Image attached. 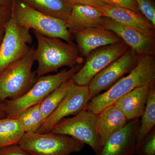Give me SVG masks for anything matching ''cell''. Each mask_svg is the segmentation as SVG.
<instances>
[{"label":"cell","mask_w":155,"mask_h":155,"mask_svg":"<svg viewBox=\"0 0 155 155\" xmlns=\"http://www.w3.org/2000/svg\"><path fill=\"white\" fill-rule=\"evenodd\" d=\"M96 116L91 111L83 110L73 117L62 119L51 132L71 137L89 146L96 153L101 146L96 127Z\"/></svg>","instance_id":"cell-7"},{"label":"cell","mask_w":155,"mask_h":155,"mask_svg":"<svg viewBox=\"0 0 155 155\" xmlns=\"http://www.w3.org/2000/svg\"><path fill=\"white\" fill-rule=\"evenodd\" d=\"M138 59L129 48L124 54L97 73L88 85L91 98L107 90L130 73L136 66Z\"/></svg>","instance_id":"cell-11"},{"label":"cell","mask_w":155,"mask_h":155,"mask_svg":"<svg viewBox=\"0 0 155 155\" xmlns=\"http://www.w3.org/2000/svg\"><path fill=\"white\" fill-rule=\"evenodd\" d=\"M128 122L121 111L114 105L97 115L96 127L101 146L112 134L123 128Z\"/></svg>","instance_id":"cell-17"},{"label":"cell","mask_w":155,"mask_h":155,"mask_svg":"<svg viewBox=\"0 0 155 155\" xmlns=\"http://www.w3.org/2000/svg\"><path fill=\"white\" fill-rule=\"evenodd\" d=\"M107 5L118 6L140 13L135 0H103ZM142 14V13H141Z\"/></svg>","instance_id":"cell-26"},{"label":"cell","mask_w":155,"mask_h":155,"mask_svg":"<svg viewBox=\"0 0 155 155\" xmlns=\"http://www.w3.org/2000/svg\"><path fill=\"white\" fill-rule=\"evenodd\" d=\"M141 117L137 134V146L155 127V83L150 85L146 105Z\"/></svg>","instance_id":"cell-20"},{"label":"cell","mask_w":155,"mask_h":155,"mask_svg":"<svg viewBox=\"0 0 155 155\" xmlns=\"http://www.w3.org/2000/svg\"><path fill=\"white\" fill-rule=\"evenodd\" d=\"M5 114L4 111V105L2 102H0V119L5 118Z\"/></svg>","instance_id":"cell-31"},{"label":"cell","mask_w":155,"mask_h":155,"mask_svg":"<svg viewBox=\"0 0 155 155\" xmlns=\"http://www.w3.org/2000/svg\"><path fill=\"white\" fill-rule=\"evenodd\" d=\"M0 155H31L19 144L0 148Z\"/></svg>","instance_id":"cell-27"},{"label":"cell","mask_w":155,"mask_h":155,"mask_svg":"<svg viewBox=\"0 0 155 155\" xmlns=\"http://www.w3.org/2000/svg\"><path fill=\"white\" fill-rule=\"evenodd\" d=\"M91 98L88 85H78L73 83L58 107L45 119L37 133L51 132L54 126L62 119L75 116L86 110Z\"/></svg>","instance_id":"cell-10"},{"label":"cell","mask_w":155,"mask_h":155,"mask_svg":"<svg viewBox=\"0 0 155 155\" xmlns=\"http://www.w3.org/2000/svg\"><path fill=\"white\" fill-rule=\"evenodd\" d=\"M73 5H85L91 6L97 8L101 9L107 4L103 0H68Z\"/></svg>","instance_id":"cell-28"},{"label":"cell","mask_w":155,"mask_h":155,"mask_svg":"<svg viewBox=\"0 0 155 155\" xmlns=\"http://www.w3.org/2000/svg\"><path fill=\"white\" fill-rule=\"evenodd\" d=\"M12 2V0H0V5L11 8Z\"/></svg>","instance_id":"cell-30"},{"label":"cell","mask_w":155,"mask_h":155,"mask_svg":"<svg viewBox=\"0 0 155 155\" xmlns=\"http://www.w3.org/2000/svg\"><path fill=\"white\" fill-rule=\"evenodd\" d=\"M5 26H1L0 27V45L2 42L4 33H5Z\"/></svg>","instance_id":"cell-32"},{"label":"cell","mask_w":155,"mask_h":155,"mask_svg":"<svg viewBox=\"0 0 155 155\" xmlns=\"http://www.w3.org/2000/svg\"><path fill=\"white\" fill-rule=\"evenodd\" d=\"M36 10L66 22L72 11L73 5L68 0H21Z\"/></svg>","instance_id":"cell-19"},{"label":"cell","mask_w":155,"mask_h":155,"mask_svg":"<svg viewBox=\"0 0 155 155\" xmlns=\"http://www.w3.org/2000/svg\"><path fill=\"white\" fill-rule=\"evenodd\" d=\"M25 133L17 118L0 119V148L19 144Z\"/></svg>","instance_id":"cell-21"},{"label":"cell","mask_w":155,"mask_h":155,"mask_svg":"<svg viewBox=\"0 0 155 155\" xmlns=\"http://www.w3.org/2000/svg\"><path fill=\"white\" fill-rule=\"evenodd\" d=\"M81 55L86 58L98 48L123 41L117 35L102 27H91L72 33Z\"/></svg>","instance_id":"cell-14"},{"label":"cell","mask_w":155,"mask_h":155,"mask_svg":"<svg viewBox=\"0 0 155 155\" xmlns=\"http://www.w3.org/2000/svg\"><path fill=\"white\" fill-rule=\"evenodd\" d=\"M129 48L125 42L98 48L86 58L81 69L71 79L75 84L88 85L92 78Z\"/></svg>","instance_id":"cell-9"},{"label":"cell","mask_w":155,"mask_h":155,"mask_svg":"<svg viewBox=\"0 0 155 155\" xmlns=\"http://www.w3.org/2000/svg\"><path fill=\"white\" fill-rule=\"evenodd\" d=\"M140 12L155 26V6L152 0H135Z\"/></svg>","instance_id":"cell-25"},{"label":"cell","mask_w":155,"mask_h":155,"mask_svg":"<svg viewBox=\"0 0 155 155\" xmlns=\"http://www.w3.org/2000/svg\"><path fill=\"white\" fill-rule=\"evenodd\" d=\"M17 119L25 133H37L45 120L40 108V104L23 111Z\"/></svg>","instance_id":"cell-23"},{"label":"cell","mask_w":155,"mask_h":155,"mask_svg":"<svg viewBox=\"0 0 155 155\" xmlns=\"http://www.w3.org/2000/svg\"><path fill=\"white\" fill-rule=\"evenodd\" d=\"M11 10L17 24L24 28L33 29L45 36L74 42V37L67 28L65 21L40 13L21 0H12Z\"/></svg>","instance_id":"cell-5"},{"label":"cell","mask_w":155,"mask_h":155,"mask_svg":"<svg viewBox=\"0 0 155 155\" xmlns=\"http://www.w3.org/2000/svg\"><path fill=\"white\" fill-rule=\"evenodd\" d=\"M103 17L100 9L85 5H74L66 24L72 34L87 28L102 27Z\"/></svg>","instance_id":"cell-16"},{"label":"cell","mask_w":155,"mask_h":155,"mask_svg":"<svg viewBox=\"0 0 155 155\" xmlns=\"http://www.w3.org/2000/svg\"><path fill=\"white\" fill-rule=\"evenodd\" d=\"M150 85L134 89L114 104L124 114L127 121L141 118L146 105Z\"/></svg>","instance_id":"cell-18"},{"label":"cell","mask_w":155,"mask_h":155,"mask_svg":"<svg viewBox=\"0 0 155 155\" xmlns=\"http://www.w3.org/2000/svg\"><path fill=\"white\" fill-rule=\"evenodd\" d=\"M37 41L34 58L38 63V78L54 72L61 67L83 64L84 58L77 45L56 38L50 37L33 31Z\"/></svg>","instance_id":"cell-2"},{"label":"cell","mask_w":155,"mask_h":155,"mask_svg":"<svg viewBox=\"0 0 155 155\" xmlns=\"http://www.w3.org/2000/svg\"><path fill=\"white\" fill-rule=\"evenodd\" d=\"M11 8L0 5V27L5 26L11 17Z\"/></svg>","instance_id":"cell-29"},{"label":"cell","mask_w":155,"mask_h":155,"mask_svg":"<svg viewBox=\"0 0 155 155\" xmlns=\"http://www.w3.org/2000/svg\"><path fill=\"white\" fill-rule=\"evenodd\" d=\"M140 120H130L113 134L94 155H135Z\"/></svg>","instance_id":"cell-13"},{"label":"cell","mask_w":155,"mask_h":155,"mask_svg":"<svg viewBox=\"0 0 155 155\" xmlns=\"http://www.w3.org/2000/svg\"><path fill=\"white\" fill-rule=\"evenodd\" d=\"M100 10L104 17H109L119 24L146 34L155 35V26L141 13L109 5Z\"/></svg>","instance_id":"cell-15"},{"label":"cell","mask_w":155,"mask_h":155,"mask_svg":"<svg viewBox=\"0 0 155 155\" xmlns=\"http://www.w3.org/2000/svg\"><path fill=\"white\" fill-rule=\"evenodd\" d=\"M34 46L29 52L11 63L0 73V101L14 100L25 94L36 82L38 77L32 71Z\"/></svg>","instance_id":"cell-4"},{"label":"cell","mask_w":155,"mask_h":155,"mask_svg":"<svg viewBox=\"0 0 155 155\" xmlns=\"http://www.w3.org/2000/svg\"><path fill=\"white\" fill-rule=\"evenodd\" d=\"M155 83L154 55L139 58L136 67L103 93L91 98L86 110L98 115L114 105L119 99L134 89Z\"/></svg>","instance_id":"cell-1"},{"label":"cell","mask_w":155,"mask_h":155,"mask_svg":"<svg viewBox=\"0 0 155 155\" xmlns=\"http://www.w3.org/2000/svg\"><path fill=\"white\" fill-rule=\"evenodd\" d=\"M73 83L71 78L65 81L40 104V108L45 120L58 107Z\"/></svg>","instance_id":"cell-22"},{"label":"cell","mask_w":155,"mask_h":155,"mask_svg":"<svg viewBox=\"0 0 155 155\" xmlns=\"http://www.w3.org/2000/svg\"><path fill=\"white\" fill-rule=\"evenodd\" d=\"M102 27L117 35L138 58L145 56L155 55V35L146 34L104 16Z\"/></svg>","instance_id":"cell-12"},{"label":"cell","mask_w":155,"mask_h":155,"mask_svg":"<svg viewBox=\"0 0 155 155\" xmlns=\"http://www.w3.org/2000/svg\"><path fill=\"white\" fill-rule=\"evenodd\" d=\"M5 28L0 45V73L11 63L26 55L33 41L30 30L18 25L12 14Z\"/></svg>","instance_id":"cell-8"},{"label":"cell","mask_w":155,"mask_h":155,"mask_svg":"<svg viewBox=\"0 0 155 155\" xmlns=\"http://www.w3.org/2000/svg\"><path fill=\"white\" fill-rule=\"evenodd\" d=\"M78 64L69 69H64L54 75H44L38 78L36 82L25 94L14 100L2 102L6 117L17 118L28 108L40 104L53 91L69 80L82 67Z\"/></svg>","instance_id":"cell-3"},{"label":"cell","mask_w":155,"mask_h":155,"mask_svg":"<svg viewBox=\"0 0 155 155\" xmlns=\"http://www.w3.org/2000/svg\"><path fill=\"white\" fill-rule=\"evenodd\" d=\"M19 145L31 155H69L85 147L71 137L52 132L25 133Z\"/></svg>","instance_id":"cell-6"},{"label":"cell","mask_w":155,"mask_h":155,"mask_svg":"<svg viewBox=\"0 0 155 155\" xmlns=\"http://www.w3.org/2000/svg\"><path fill=\"white\" fill-rule=\"evenodd\" d=\"M135 155H155V127L137 146Z\"/></svg>","instance_id":"cell-24"}]
</instances>
